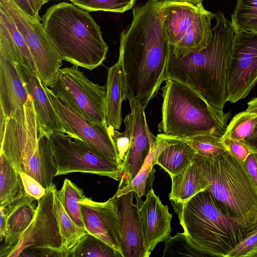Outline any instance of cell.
<instances>
[{
  "mask_svg": "<svg viewBox=\"0 0 257 257\" xmlns=\"http://www.w3.org/2000/svg\"><path fill=\"white\" fill-rule=\"evenodd\" d=\"M170 49L159 1L148 0L134 8L131 23L120 35L118 60L123 73L125 100L134 99L147 107L165 80Z\"/></svg>",
  "mask_w": 257,
  "mask_h": 257,
  "instance_id": "obj_1",
  "label": "cell"
},
{
  "mask_svg": "<svg viewBox=\"0 0 257 257\" xmlns=\"http://www.w3.org/2000/svg\"><path fill=\"white\" fill-rule=\"evenodd\" d=\"M212 38L203 49L177 57L171 49L165 80H177L190 87L209 104L223 111L226 101V76L234 31L221 11L215 13Z\"/></svg>",
  "mask_w": 257,
  "mask_h": 257,
  "instance_id": "obj_2",
  "label": "cell"
},
{
  "mask_svg": "<svg viewBox=\"0 0 257 257\" xmlns=\"http://www.w3.org/2000/svg\"><path fill=\"white\" fill-rule=\"evenodd\" d=\"M41 22L63 60L92 70L106 59L108 47L100 26L88 12L61 2L47 9Z\"/></svg>",
  "mask_w": 257,
  "mask_h": 257,
  "instance_id": "obj_3",
  "label": "cell"
},
{
  "mask_svg": "<svg viewBox=\"0 0 257 257\" xmlns=\"http://www.w3.org/2000/svg\"><path fill=\"white\" fill-rule=\"evenodd\" d=\"M193 161L225 213L247 231L257 225V188L244 162L228 151L214 157L196 153Z\"/></svg>",
  "mask_w": 257,
  "mask_h": 257,
  "instance_id": "obj_4",
  "label": "cell"
},
{
  "mask_svg": "<svg viewBox=\"0 0 257 257\" xmlns=\"http://www.w3.org/2000/svg\"><path fill=\"white\" fill-rule=\"evenodd\" d=\"M0 143V153L20 173L31 176L45 188L53 183L57 170L49 138L39 136L37 115L31 95L22 107L6 118Z\"/></svg>",
  "mask_w": 257,
  "mask_h": 257,
  "instance_id": "obj_5",
  "label": "cell"
},
{
  "mask_svg": "<svg viewBox=\"0 0 257 257\" xmlns=\"http://www.w3.org/2000/svg\"><path fill=\"white\" fill-rule=\"evenodd\" d=\"M171 203L184 232L209 256L227 257L248 231L225 213L207 190L184 203Z\"/></svg>",
  "mask_w": 257,
  "mask_h": 257,
  "instance_id": "obj_6",
  "label": "cell"
},
{
  "mask_svg": "<svg viewBox=\"0 0 257 257\" xmlns=\"http://www.w3.org/2000/svg\"><path fill=\"white\" fill-rule=\"evenodd\" d=\"M165 81L162 88L160 132L182 139L205 134L223 136L230 112L225 113L214 108L190 87L177 80L166 79Z\"/></svg>",
  "mask_w": 257,
  "mask_h": 257,
  "instance_id": "obj_7",
  "label": "cell"
},
{
  "mask_svg": "<svg viewBox=\"0 0 257 257\" xmlns=\"http://www.w3.org/2000/svg\"><path fill=\"white\" fill-rule=\"evenodd\" d=\"M163 28L172 54L181 57L206 48L212 38L215 13L202 3L159 1Z\"/></svg>",
  "mask_w": 257,
  "mask_h": 257,
  "instance_id": "obj_8",
  "label": "cell"
},
{
  "mask_svg": "<svg viewBox=\"0 0 257 257\" xmlns=\"http://www.w3.org/2000/svg\"><path fill=\"white\" fill-rule=\"evenodd\" d=\"M49 138L57 170L56 176L81 172L121 180L123 172L119 164L104 157L81 139L61 132H55Z\"/></svg>",
  "mask_w": 257,
  "mask_h": 257,
  "instance_id": "obj_9",
  "label": "cell"
},
{
  "mask_svg": "<svg viewBox=\"0 0 257 257\" xmlns=\"http://www.w3.org/2000/svg\"><path fill=\"white\" fill-rule=\"evenodd\" d=\"M48 87L89 121L106 123V85L94 83L77 66L61 68Z\"/></svg>",
  "mask_w": 257,
  "mask_h": 257,
  "instance_id": "obj_10",
  "label": "cell"
},
{
  "mask_svg": "<svg viewBox=\"0 0 257 257\" xmlns=\"http://www.w3.org/2000/svg\"><path fill=\"white\" fill-rule=\"evenodd\" d=\"M4 9L24 37L34 61L38 78L43 86L54 81L62 65V59L47 35L41 19L20 9L13 0H0Z\"/></svg>",
  "mask_w": 257,
  "mask_h": 257,
  "instance_id": "obj_11",
  "label": "cell"
},
{
  "mask_svg": "<svg viewBox=\"0 0 257 257\" xmlns=\"http://www.w3.org/2000/svg\"><path fill=\"white\" fill-rule=\"evenodd\" d=\"M257 83V32H235L226 76V101L245 98Z\"/></svg>",
  "mask_w": 257,
  "mask_h": 257,
  "instance_id": "obj_12",
  "label": "cell"
},
{
  "mask_svg": "<svg viewBox=\"0 0 257 257\" xmlns=\"http://www.w3.org/2000/svg\"><path fill=\"white\" fill-rule=\"evenodd\" d=\"M55 186L52 183L46 188V194L38 200L36 214L32 222L18 243L4 257L20 256L23 250L30 247L59 249L66 252L62 246V237L54 210V190Z\"/></svg>",
  "mask_w": 257,
  "mask_h": 257,
  "instance_id": "obj_13",
  "label": "cell"
},
{
  "mask_svg": "<svg viewBox=\"0 0 257 257\" xmlns=\"http://www.w3.org/2000/svg\"><path fill=\"white\" fill-rule=\"evenodd\" d=\"M44 87L67 135L81 139L104 157L118 163L116 151L108 125L106 123L89 121L58 98L49 87Z\"/></svg>",
  "mask_w": 257,
  "mask_h": 257,
  "instance_id": "obj_14",
  "label": "cell"
},
{
  "mask_svg": "<svg viewBox=\"0 0 257 257\" xmlns=\"http://www.w3.org/2000/svg\"><path fill=\"white\" fill-rule=\"evenodd\" d=\"M131 112L123 122L130 130V148L121 166L123 176L118 188L127 185L136 177L144 164L156 137L150 132L146 120L145 108L137 100L129 99Z\"/></svg>",
  "mask_w": 257,
  "mask_h": 257,
  "instance_id": "obj_15",
  "label": "cell"
},
{
  "mask_svg": "<svg viewBox=\"0 0 257 257\" xmlns=\"http://www.w3.org/2000/svg\"><path fill=\"white\" fill-rule=\"evenodd\" d=\"M79 203L86 231L121 254V236L112 197L106 202H98L85 197Z\"/></svg>",
  "mask_w": 257,
  "mask_h": 257,
  "instance_id": "obj_16",
  "label": "cell"
},
{
  "mask_svg": "<svg viewBox=\"0 0 257 257\" xmlns=\"http://www.w3.org/2000/svg\"><path fill=\"white\" fill-rule=\"evenodd\" d=\"M130 191L112 197L117 213L121 236V252L123 257H146L144 241L139 215L140 199Z\"/></svg>",
  "mask_w": 257,
  "mask_h": 257,
  "instance_id": "obj_17",
  "label": "cell"
},
{
  "mask_svg": "<svg viewBox=\"0 0 257 257\" xmlns=\"http://www.w3.org/2000/svg\"><path fill=\"white\" fill-rule=\"evenodd\" d=\"M139 215L145 256L149 257L158 243L170 236L172 215L169 212L168 206L163 204L152 188L140 205Z\"/></svg>",
  "mask_w": 257,
  "mask_h": 257,
  "instance_id": "obj_18",
  "label": "cell"
},
{
  "mask_svg": "<svg viewBox=\"0 0 257 257\" xmlns=\"http://www.w3.org/2000/svg\"><path fill=\"white\" fill-rule=\"evenodd\" d=\"M23 80L28 93L31 95L37 115L39 136L49 137L55 132L67 135L64 125L49 98L45 87L39 78L20 65Z\"/></svg>",
  "mask_w": 257,
  "mask_h": 257,
  "instance_id": "obj_19",
  "label": "cell"
},
{
  "mask_svg": "<svg viewBox=\"0 0 257 257\" xmlns=\"http://www.w3.org/2000/svg\"><path fill=\"white\" fill-rule=\"evenodd\" d=\"M29 95L20 64L0 55V110L5 118L18 108L22 107Z\"/></svg>",
  "mask_w": 257,
  "mask_h": 257,
  "instance_id": "obj_20",
  "label": "cell"
},
{
  "mask_svg": "<svg viewBox=\"0 0 257 257\" xmlns=\"http://www.w3.org/2000/svg\"><path fill=\"white\" fill-rule=\"evenodd\" d=\"M34 200L26 194L13 206L6 209L0 208L7 215L4 243L1 247L0 257H4L18 243L33 220L37 210V207L33 203Z\"/></svg>",
  "mask_w": 257,
  "mask_h": 257,
  "instance_id": "obj_21",
  "label": "cell"
},
{
  "mask_svg": "<svg viewBox=\"0 0 257 257\" xmlns=\"http://www.w3.org/2000/svg\"><path fill=\"white\" fill-rule=\"evenodd\" d=\"M165 144L157 155L156 164L165 170L170 176L183 171L194 160L196 152L182 139L158 134Z\"/></svg>",
  "mask_w": 257,
  "mask_h": 257,
  "instance_id": "obj_22",
  "label": "cell"
},
{
  "mask_svg": "<svg viewBox=\"0 0 257 257\" xmlns=\"http://www.w3.org/2000/svg\"><path fill=\"white\" fill-rule=\"evenodd\" d=\"M106 87L105 122L117 130L122 121L121 104L125 100L123 73L118 60L107 69Z\"/></svg>",
  "mask_w": 257,
  "mask_h": 257,
  "instance_id": "obj_23",
  "label": "cell"
},
{
  "mask_svg": "<svg viewBox=\"0 0 257 257\" xmlns=\"http://www.w3.org/2000/svg\"><path fill=\"white\" fill-rule=\"evenodd\" d=\"M171 178L172 187L169 198L175 203H184L208 188L207 181L199 172L194 161L183 171L171 176Z\"/></svg>",
  "mask_w": 257,
  "mask_h": 257,
  "instance_id": "obj_24",
  "label": "cell"
},
{
  "mask_svg": "<svg viewBox=\"0 0 257 257\" xmlns=\"http://www.w3.org/2000/svg\"><path fill=\"white\" fill-rule=\"evenodd\" d=\"M26 194L20 173L0 153V208L13 206Z\"/></svg>",
  "mask_w": 257,
  "mask_h": 257,
  "instance_id": "obj_25",
  "label": "cell"
},
{
  "mask_svg": "<svg viewBox=\"0 0 257 257\" xmlns=\"http://www.w3.org/2000/svg\"><path fill=\"white\" fill-rule=\"evenodd\" d=\"M53 205L62 237L63 248L68 257H71L81 240L88 232L77 226L66 212L56 186L54 190Z\"/></svg>",
  "mask_w": 257,
  "mask_h": 257,
  "instance_id": "obj_26",
  "label": "cell"
},
{
  "mask_svg": "<svg viewBox=\"0 0 257 257\" xmlns=\"http://www.w3.org/2000/svg\"><path fill=\"white\" fill-rule=\"evenodd\" d=\"M165 144L164 139L158 135L153 141L150 153L141 169L126 186L118 188L116 192L117 196L126 194L130 191L135 192L137 197L141 199L146 192L149 181L154 176V166L156 164L157 155Z\"/></svg>",
  "mask_w": 257,
  "mask_h": 257,
  "instance_id": "obj_27",
  "label": "cell"
},
{
  "mask_svg": "<svg viewBox=\"0 0 257 257\" xmlns=\"http://www.w3.org/2000/svg\"><path fill=\"white\" fill-rule=\"evenodd\" d=\"M58 194L67 214L77 226L85 229L79 203V201L85 197L83 190L70 180L65 179L61 190H58Z\"/></svg>",
  "mask_w": 257,
  "mask_h": 257,
  "instance_id": "obj_28",
  "label": "cell"
},
{
  "mask_svg": "<svg viewBox=\"0 0 257 257\" xmlns=\"http://www.w3.org/2000/svg\"><path fill=\"white\" fill-rule=\"evenodd\" d=\"M0 20L8 29L17 51L19 64L38 77L37 70L27 44L8 13L0 7Z\"/></svg>",
  "mask_w": 257,
  "mask_h": 257,
  "instance_id": "obj_29",
  "label": "cell"
},
{
  "mask_svg": "<svg viewBox=\"0 0 257 257\" xmlns=\"http://www.w3.org/2000/svg\"><path fill=\"white\" fill-rule=\"evenodd\" d=\"M230 22L234 32H257V0H237Z\"/></svg>",
  "mask_w": 257,
  "mask_h": 257,
  "instance_id": "obj_30",
  "label": "cell"
},
{
  "mask_svg": "<svg viewBox=\"0 0 257 257\" xmlns=\"http://www.w3.org/2000/svg\"><path fill=\"white\" fill-rule=\"evenodd\" d=\"M209 256L204 250L195 244L185 232H179L165 240L163 257L167 256Z\"/></svg>",
  "mask_w": 257,
  "mask_h": 257,
  "instance_id": "obj_31",
  "label": "cell"
},
{
  "mask_svg": "<svg viewBox=\"0 0 257 257\" xmlns=\"http://www.w3.org/2000/svg\"><path fill=\"white\" fill-rule=\"evenodd\" d=\"M122 257V254L98 237L87 233L81 240L71 257Z\"/></svg>",
  "mask_w": 257,
  "mask_h": 257,
  "instance_id": "obj_32",
  "label": "cell"
},
{
  "mask_svg": "<svg viewBox=\"0 0 257 257\" xmlns=\"http://www.w3.org/2000/svg\"><path fill=\"white\" fill-rule=\"evenodd\" d=\"M257 124V114L246 110L236 114L227 125L222 137L244 141L253 132Z\"/></svg>",
  "mask_w": 257,
  "mask_h": 257,
  "instance_id": "obj_33",
  "label": "cell"
},
{
  "mask_svg": "<svg viewBox=\"0 0 257 257\" xmlns=\"http://www.w3.org/2000/svg\"><path fill=\"white\" fill-rule=\"evenodd\" d=\"M221 138L212 134H205L183 140L197 154L206 157H214L227 151Z\"/></svg>",
  "mask_w": 257,
  "mask_h": 257,
  "instance_id": "obj_34",
  "label": "cell"
},
{
  "mask_svg": "<svg viewBox=\"0 0 257 257\" xmlns=\"http://www.w3.org/2000/svg\"><path fill=\"white\" fill-rule=\"evenodd\" d=\"M72 4L88 12L122 13L133 8L136 0H72Z\"/></svg>",
  "mask_w": 257,
  "mask_h": 257,
  "instance_id": "obj_35",
  "label": "cell"
},
{
  "mask_svg": "<svg viewBox=\"0 0 257 257\" xmlns=\"http://www.w3.org/2000/svg\"><path fill=\"white\" fill-rule=\"evenodd\" d=\"M257 257V225L249 230L243 240L232 249L227 257Z\"/></svg>",
  "mask_w": 257,
  "mask_h": 257,
  "instance_id": "obj_36",
  "label": "cell"
},
{
  "mask_svg": "<svg viewBox=\"0 0 257 257\" xmlns=\"http://www.w3.org/2000/svg\"><path fill=\"white\" fill-rule=\"evenodd\" d=\"M124 125L125 129L122 133L119 132L112 126H108L116 151L118 163L121 168L128 151L131 140L130 127L127 124Z\"/></svg>",
  "mask_w": 257,
  "mask_h": 257,
  "instance_id": "obj_37",
  "label": "cell"
},
{
  "mask_svg": "<svg viewBox=\"0 0 257 257\" xmlns=\"http://www.w3.org/2000/svg\"><path fill=\"white\" fill-rule=\"evenodd\" d=\"M221 141L226 151L242 162H244L247 156L253 152L244 141L224 137H222Z\"/></svg>",
  "mask_w": 257,
  "mask_h": 257,
  "instance_id": "obj_38",
  "label": "cell"
},
{
  "mask_svg": "<svg viewBox=\"0 0 257 257\" xmlns=\"http://www.w3.org/2000/svg\"><path fill=\"white\" fill-rule=\"evenodd\" d=\"M26 193L35 200H39L46 193L47 189L31 176L20 173Z\"/></svg>",
  "mask_w": 257,
  "mask_h": 257,
  "instance_id": "obj_39",
  "label": "cell"
},
{
  "mask_svg": "<svg viewBox=\"0 0 257 257\" xmlns=\"http://www.w3.org/2000/svg\"><path fill=\"white\" fill-rule=\"evenodd\" d=\"M20 256H61L67 257L66 252L59 249L48 247H30L23 250Z\"/></svg>",
  "mask_w": 257,
  "mask_h": 257,
  "instance_id": "obj_40",
  "label": "cell"
},
{
  "mask_svg": "<svg viewBox=\"0 0 257 257\" xmlns=\"http://www.w3.org/2000/svg\"><path fill=\"white\" fill-rule=\"evenodd\" d=\"M247 171L257 188V153L250 154L244 162Z\"/></svg>",
  "mask_w": 257,
  "mask_h": 257,
  "instance_id": "obj_41",
  "label": "cell"
},
{
  "mask_svg": "<svg viewBox=\"0 0 257 257\" xmlns=\"http://www.w3.org/2000/svg\"><path fill=\"white\" fill-rule=\"evenodd\" d=\"M13 1L20 9L28 15L41 19V18L35 13L28 0Z\"/></svg>",
  "mask_w": 257,
  "mask_h": 257,
  "instance_id": "obj_42",
  "label": "cell"
},
{
  "mask_svg": "<svg viewBox=\"0 0 257 257\" xmlns=\"http://www.w3.org/2000/svg\"><path fill=\"white\" fill-rule=\"evenodd\" d=\"M253 152L257 153V124L251 134L244 140Z\"/></svg>",
  "mask_w": 257,
  "mask_h": 257,
  "instance_id": "obj_43",
  "label": "cell"
},
{
  "mask_svg": "<svg viewBox=\"0 0 257 257\" xmlns=\"http://www.w3.org/2000/svg\"><path fill=\"white\" fill-rule=\"evenodd\" d=\"M0 241H2L4 239L6 225H7V215L5 212L1 209H0Z\"/></svg>",
  "mask_w": 257,
  "mask_h": 257,
  "instance_id": "obj_44",
  "label": "cell"
},
{
  "mask_svg": "<svg viewBox=\"0 0 257 257\" xmlns=\"http://www.w3.org/2000/svg\"><path fill=\"white\" fill-rule=\"evenodd\" d=\"M246 110L250 113L257 114V97L252 98L247 102Z\"/></svg>",
  "mask_w": 257,
  "mask_h": 257,
  "instance_id": "obj_45",
  "label": "cell"
},
{
  "mask_svg": "<svg viewBox=\"0 0 257 257\" xmlns=\"http://www.w3.org/2000/svg\"><path fill=\"white\" fill-rule=\"evenodd\" d=\"M35 13L39 16L38 12L45 3L42 0H28Z\"/></svg>",
  "mask_w": 257,
  "mask_h": 257,
  "instance_id": "obj_46",
  "label": "cell"
},
{
  "mask_svg": "<svg viewBox=\"0 0 257 257\" xmlns=\"http://www.w3.org/2000/svg\"><path fill=\"white\" fill-rule=\"evenodd\" d=\"M164 2H188L193 4L202 3L203 0H158Z\"/></svg>",
  "mask_w": 257,
  "mask_h": 257,
  "instance_id": "obj_47",
  "label": "cell"
},
{
  "mask_svg": "<svg viewBox=\"0 0 257 257\" xmlns=\"http://www.w3.org/2000/svg\"><path fill=\"white\" fill-rule=\"evenodd\" d=\"M45 3H47L50 0H42Z\"/></svg>",
  "mask_w": 257,
  "mask_h": 257,
  "instance_id": "obj_48",
  "label": "cell"
},
{
  "mask_svg": "<svg viewBox=\"0 0 257 257\" xmlns=\"http://www.w3.org/2000/svg\"><path fill=\"white\" fill-rule=\"evenodd\" d=\"M69 1H71L72 0H69Z\"/></svg>",
  "mask_w": 257,
  "mask_h": 257,
  "instance_id": "obj_49",
  "label": "cell"
},
{
  "mask_svg": "<svg viewBox=\"0 0 257 257\" xmlns=\"http://www.w3.org/2000/svg\"></svg>",
  "mask_w": 257,
  "mask_h": 257,
  "instance_id": "obj_50",
  "label": "cell"
}]
</instances>
